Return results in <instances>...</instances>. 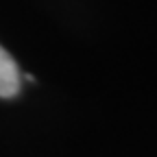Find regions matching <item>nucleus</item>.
Here are the masks:
<instances>
[{
	"label": "nucleus",
	"instance_id": "obj_1",
	"mask_svg": "<svg viewBox=\"0 0 157 157\" xmlns=\"http://www.w3.org/2000/svg\"><path fill=\"white\" fill-rule=\"evenodd\" d=\"M20 70L15 59L0 46V98H13L20 92Z\"/></svg>",
	"mask_w": 157,
	"mask_h": 157
}]
</instances>
